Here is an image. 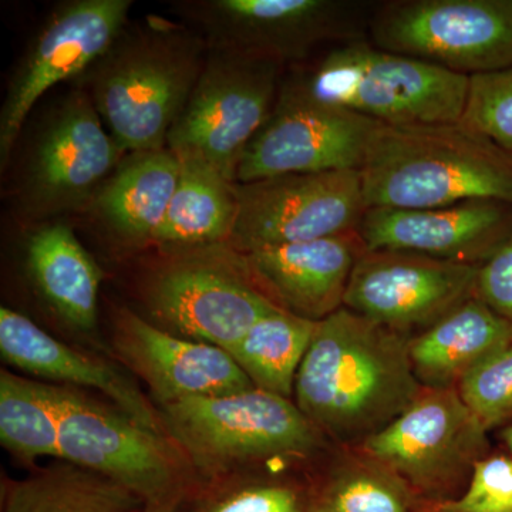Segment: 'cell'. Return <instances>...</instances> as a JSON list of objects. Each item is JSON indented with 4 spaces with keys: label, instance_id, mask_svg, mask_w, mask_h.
I'll list each match as a JSON object with an SVG mask.
<instances>
[{
    "label": "cell",
    "instance_id": "cell-1",
    "mask_svg": "<svg viewBox=\"0 0 512 512\" xmlns=\"http://www.w3.org/2000/svg\"><path fill=\"white\" fill-rule=\"evenodd\" d=\"M423 390L409 338L343 306L316 325L293 402L330 444L356 447L406 412Z\"/></svg>",
    "mask_w": 512,
    "mask_h": 512
},
{
    "label": "cell",
    "instance_id": "cell-2",
    "mask_svg": "<svg viewBox=\"0 0 512 512\" xmlns=\"http://www.w3.org/2000/svg\"><path fill=\"white\" fill-rule=\"evenodd\" d=\"M367 208L512 205V160L463 123L379 124L359 168Z\"/></svg>",
    "mask_w": 512,
    "mask_h": 512
},
{
    "label": "cell",
    "instance_id": "cell-3",
    "mask_svg": "<svg viewBox=\"0 0 512 512\" xmlns=\"http://www.w3.org/2000/svg\"><path fill=\"white\" fill-rule=\"evenodd\" d=\"M204 37L154 19L126 29L83 74L87 94L124 153L167 147L207 62Z\"/></svg>",
    "mask_w": 512,
    "mask_h": 512
},
{
    "label": "cell",
    "instance_id": "cell-4",
    "mask_svg": "<svg viewBox=\"0 0 512 512\" xmlns=\"http://www.w3.org/2000/svg\"><path fill=\"white\" fill-rule=\"evenodd\" d=\"M168 437L208 481L248 468L319 463L332 450L292 399L252 389L160 407Z\"/></svg>",
    "mask_w": 512,
    "mask_h": 512
},
{
    "label": "cell",
    "instance_id": "cell-5",
    "mask_svg": "<svg viewBox=\"0 0 512 512\" xmlns=\"http://www.w3.org/2000/svg\"><path fill=\"white\" fill-rule=\"evenodd\" d=\"M470 76L366 43L332 50L288 86L387 126L457 123Z\"/></svg>",
    "mask_w": 512,
    "mask_h": 512
},
{
    "label": "cell",
    "instance_id": "cell-6",
    "mask_svg": "<svg viewBox=\"0 0 512 512\" xmlns=\"http://www.w3.org/2000/svg\"><path fill=\"white\" fill-rule=\"evenodd\" d=\"M144 302L154 325L227 352L276 309L227 244L170 251L148 275Z\"/></svg>",
    "mask_w": 512,
    "mask_h": 512
},
{
    "label": "cell",
    "instance_id": "cell-7",
    "mask_svg": "<svg viewBox=\"0 0 512 512\" xmlns=\"http://www.w3.org/2000/svg\"><path fill=\"white\" fill-rule=\"evenodd\" d=\"M284 64L266 57L208 47L207 62L167 148L237 183L238 165L271 117Z\"/></svg>",
    "mask_w": 512,
    "mask_h": 512
},
{
    "label": "cell",
    "instance_id": "cell-8",
    "mask_svg": "<svg viewBox=\"0 0 512 512\" xmlns=\"http://www.w3.org/2000/svg\"><path fill=\"white\" fill-rule=\"evenodd\" d=\"M487 433L456 387H424L406 412L356 447L424 504L441 505L464 493L474 467L490 454Z\"/></svg>",
    "mask_w": 512,
    "mask_h": 512
},
{
    "label": "cell",
    "instance_id": "cell-9",
    "mask_svg": "<svg viewBox=\"0 0 512 512\" xmlns=\"http://www.w3.org/2000/svg\"><path fill=\"white\" fill-rule=\"evenodd\" d=\"M373 45L451 72L512 67V0H396L370 22Z\"/></svg>",
    "mask_w": 512,
    "mask_h": 512
},
{
    "label": "cell",
    "instance_id": "cell-10",
    "mask_svg": "<svg viewBox=\"0 0 512 512\" xmlns=\"http://www.w3.org/2000/svg\"><path fill=\"white\" fill-rule=\"evenodd\" d=\"M60 460L110 478L144 504L185 497L194 474L181 448L117 407L73 387L60 423Z\"/></svg>",
    "mask_w": 512,
    "mask_h": 512
},
{
    "label": "cell",
    "instance_id": "cell-11",
    "mask_svg": "<svg viewBox=\"0 0 512 512\" xmlns=\"http://www.w3.org/2000/svg\"><path fill=\"white\" fill-rule=\"evenodd\" d=\"M238 214L229 247L255 249L357 231L366 211L357 170L286 174L235 183Z\"/></svg>",
    "mask_w": 512,
    "mask_h": 512
},
{
    "label": "cell",
    "instance_id": "cell-12",
    "mask_svg": "<svg viewBox=\"0 0 512 512\" xmlns=\"http://www.w3.org/2000/svg\"><path fill=\"white\" fill-rule=\"evenodd\" d=\"M131 8V0H70L47 16L20 57L0 110L2 167L37 101L86 73L126 29Z\"/></svg>",
    "mask_w": 512,
    "mask_h": 512
},
{
    "label": "cell",
    "instance_id": "cell-13",
    "mask_svg": "<svg viewBox=\"0 0 512 512\" xmlns=\"http://www.w3.org/2000/svg\"><path fill=\"white\" fill-rule=\"evenodd\" d=\"M379 123L286 86L238 165V184L286 174L357 170Z\"/></svg>",
    "mask_w": 512,
    "mask_h": 512
},
{
    "label": "cell",
    "instance_id": "cell-14",
    "mask_svg": "<svg viewBox=\"0 0 512 512\" xmlns=\"http://www.w3.org/2000/svg\"><path fill=\"white\" fill-rule=\"evenodd\" d=\"M478 266L366 251L350 275L343 306L410 339L473 298Z\"/></svg>",
    "mask_w": 512,
    "mask_h": 512
},
{
    "label": "cell",
    "instance_id": "cell-15",
    "mask_svg": "<svg viewBox=\"0 0 512 512\" xmlns=\"http://www.w3.org/2000/svg\"><path fill=\"white\" fill-rule=\"evenodd\" d=\"M121 153L89 94H70L53 111L30 151L22 184L26 210L49 217L96 198Z\"/></svg>",
    "mask_w": 512,
    "mask_h": 512
},
{
    "label": "cell",
    "instance_id": "cell-16",
    "mask_svg": "<svg viewBox=\"0 0 512 512\" xmlns=\"http://www.w3.org/2000/svg\"><path fill=\"white\" fill-rule=\"evenodd\" d=\"M211 49L285 64L315 47L345 39L353 6L336 0H202L180 5Z\"/></svg>",
    "mask_w": 512,
    "mask_h": 512
},
{
    "label": "cell",
    "instance_id": "cell-17",
    "mask_svg": "<svg viewBox=\"0 0 512 512\" xmlns=\"http://www.w3.org/2000/svg\"><path fill=\"white\" fill-rule=\"evenodd\" d=\"M113 350L144 380L158 409L255 387L227 350L181 338L128 309L117 313Z\"/></svg>",
    "mask_w": 512,
    "mask_h": 512
},
{
    "label": "cell",
    "instance_id": "cell-18",
    "mask_svg": "<svg viewBox=\"0 0 512 512\" xmlns=\"http://www.w3.org/2000/svg\"><path fill=\"white\" fill-rule=\"evenodd\" d=\"M367 251H402L481 265L512 232V205L477 200L423 208H367L357 227Z\"/></svg>",
    "mask_w": 512,
    "mask_h": 512
},
{
    "label": "cell",
    "instance_id": "cell-19",
    "mask_svg": "<svg viewBox=\"0 0 512 512\" xmlns=\"http://www.w3.org/2000/svg\"><path fill=\"white\" fill-rule=\"evenodd\" d=\"M367 251L359 232L242 254L259 292L276 308L320 322L343 308L350 275Z\"/></svg>",
    "mask_w": 512,
    "mask_h": 512
},
{
    "label": "cell",
    "instance_id": "cell-20",
    "mask_svg": "<svg viewBox=\"0 0 512 512\" xmlns=\"http://www.w3.org/2000/svg\"><path fill=\"white\" fill-rule=\"evenodd\" d=\"M0 353L8 365L26 375L97 390L141 426L168 436L153 399L119 367L60 342L28 316L6 306L0 309Z\"/></svg>",
    "mask_w": 512,
    "mask_h": 512
},
{
    "label": "cell",
    "instance_id": "cell-21",
    "mask_svg": "<svg viewBox=\"0 0 512 512\" xmlns=\"http://www.w3.org/2000/svg\"><path fill=\"white\" fill-rule=\"evenodd\" d=\"M512 343V325L476 296L409 339L414 376L427 389H450Z\"/></svg>",
    "mask_w": 512,
    "mask_h": 512
},
{
    "label": "cell",
    "instance_id": "cell-22",
    "mask_svg": "<svg viewBox=\"0 0 512 512\" xmlns=\"http://www.w3.org/2000/svg\"><path fill=\"white\" fill-rule=\"evenodd\" d=\"M30 281L50 311L76 332H94L103 274L66 225L37 229L26 244Z\"/></svg>",
    "mask_w": 512,
    "mask_h": 512
},
{
    "label": "cell",
    "instance_id": "cell-23",
    "mask_svg": "<svg viewBox=\"0 0 512 512\" xmlns=\"http://www.w3.org/2000/svg\"><path fill=\"white\" fill-rule=\"evenodd\" d=\"M178 178L180 160L167 147L131 154L97 192V212L124 244H154Z\"/></svg>",
    "mask_w": 512,
    "mask_h": 512
},
{
    "label": "cell",
    "instance_id": "cell-24",
    "mask_svg": "<svg viewBox=\"0 0 512 512\" xmlns=\"http://www.w3.org/2000/svg\"><path fill=\"white\" fill-rule=\"evenodd\" d=\"M309 483L311 512H421L427 507L359 447H333Z\"/></svg>",
    "mask_w": 512,
    "mask_h": 512
},
{
    "label": "cell",
    "instance_id": "cell-25",
    "mask_svg": "<svg viewBox=\"0 0 512 512\" xmlns=\"http://www.w3.org/2000/svg\"><path fill=\"white\" fill-rule=\"evenodd\" d=\"M178 160L180 178L154 244L168 251L228 244L238 214L235 183L201 161Z\"/></svg>",
    "mask_w": 512,
    "mask_h": 512
},
{
    "label": "cell",
    "instance_id": "cell-26",
    "mask_svg": "<svg viewBox=\"0 0 512 512\" xmlns=\"http://www.w3.org/2000/svg\"><path fill=\"white\" fill-rule=\"evenodd\" d=\"M73 387L0 372V443L23 466L60 460V423Z\"/></svg>",
    "mask_w": 512,
    "mask_h": 512
},
{
    "label": "cell",
    "instance_id": "cell-27",
    "mask_svg": "<svg viewBox=\"0 0 512 512\" xmlns=\"http://www.w3.org/2000/svg\"><path fill=\"white\" fill-rule=\"evenodd\" d=\"M123 485L69 461L56 460L6 488L3 512H143Z\"/></svg>",
    "mask_w": 512,
    "mask_h": 512
},
{
    "label": "cell",
    "instance_id": "cell-28",
    "mask_svg": "<svg viewBox=\"0 0 512 512\" xmlns=\"http://www.w3.org/2000/svg\"><path fill=\"white\" fill-rule=\"evenodd\" d=\"M316 325L276 308L259 319L229 353L256 389L292 399Z\"/></svg>",
    "mask_w": 512,
    "mask_h": 512
},
{
    "label": "cell",
    "instance_id": "cell-29",
    "mask_svg": "<svg viewBox=\"0 0 512 512\" xmlns=\"http://www.w3.org/2000/svg\"><path fill=\"white\" fill-rule=\"evenodd\" d=\"M187 512H311V483L281 468L235 474L222 478Z\"/></svg>",
    "mask_w": 512,
    "mask_h": 512
},
{
    "label": "cell",
    "instance_id": "cell-30",
    "mask_svg": "<svg viewBox=\"0 0 512 512\" xmlns=\"http://www.w3.org/2000/svg\"><path fill=\"white\" fill-rule=\"evenodd\" d=\"M460 123L512 160V67L470 76Z\"/></svg>",
    "mask_w": 512,
    "mask_h": 512
},
{
    "label": "cell",
    "instance_id": "cell-31",
    "mask_svg": "<svg viewBox=\"0 0 512 512\" xmlns=\"http://www.w3.org/2000/svg\"><path fill=\"white\" fill-rule=\"evenodd\" d=\"M463 402L485 430L512 424V343L495 353L457 386Z\"/></svg>",
    "mask_w": 512,
    "mask_h": 512
},
{
    "label": "cell",
    "instance_id": "cell-32",
    "mask_svg": "<svg viewBox=\"0 0 512 512\" xmlns=\"http://www.w3.org/2000/svg\"><path fill=\"white\" fill-rule=\"evenodd\" d=\"M436 507L450 512H512V458L488 454L474 467L464 493Z\"/></svg>",
    "mask_w": 512,
    "mask_h": 512
},
{
    "label": "cell",
    "instance_id": "cell-33",
    "mask_svg": "<svg viewBox=\"0 0 512 512\" xmlns=\"http://www.w3.org/2000/svg\"><path fill=\"white\" fill-rule=\"evenodd\" d=\"M474 296L512 325V232L478 266Z\"/></svg>",
    "mask_w": 512,
    "mask_h": 512
},
{
    "label": "cell",
    "instance_id": "cell-34",
    "mask_svg": "<svg viewBox=\"0 0 512 512\" xmlns=\"http://www.w3.org/2000/svg\"><path fill=\"white\" fill-rule=\"evenodd\" d=\"M183 500L184 497H175L161 503L146 504L143 512H183L181 511Z\"/></svg>",
    "mask_w": 512,
    "mask_h": 512
},
{
    "label": "cell",
    "instance_id": "cell-35",
    "mask_svg": "<svg viewBox=\"0 0 512 512\" xmlns=\"http://www.w3.org/2000/svg\"><path fill=\"white\" fill-rule=\"evenodd\" d=\"M503 440L504 443L507 444L508 450H510L512 458V424H510V426L505 427L503 431Z\"/></svg>",
    "mask_w": 512,
    "mask_h": 512
},
{
    "label": "cell",
    "instance_id": "cell-36",
    "mask_svg": "<svg viewBox=\"0 0 512 512\" xmlns=\"http://www.w3.org/2000/svg\"><path fill=\"white\" fill-rule=\"evenodd\" d=\"M421 512H450V511L443 510V508L436 507V505H427V507L424 508V510Z\"/></svg>",
    "mask_w": 512,
    "mask_h": 512
}]
</instances>
